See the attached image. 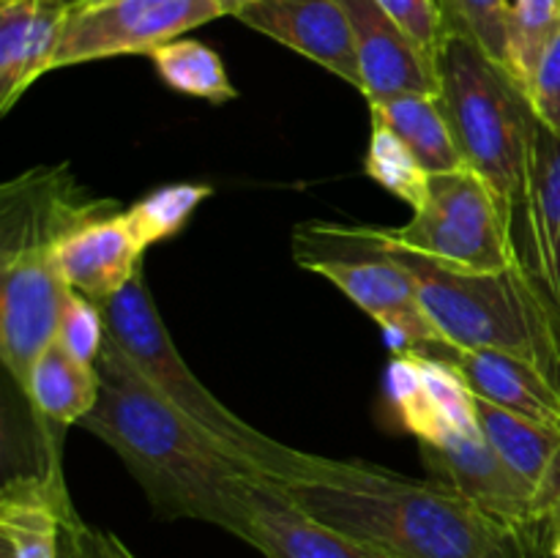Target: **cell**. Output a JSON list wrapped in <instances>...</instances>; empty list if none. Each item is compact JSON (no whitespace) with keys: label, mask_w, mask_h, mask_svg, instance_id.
<instances>
[{"label":"cell","mask_w":560,"mask_h":558,"mask_svg":"<svg viewBox=\"0 0 560 558\" xmlns=\"http://www.w3.org/2000/svg\"><path fill=\"white\" fill-rule=\"evenodd\" d=\"M102 394L80 427L107 443L162 520H200L238 536L260 470L170 405L107 337Z\"/></svg>","instance_id":"cell-1"},{"label":"cell","mask_w":560,"mask_h":558,"mask_svg":"<svg viewBox=\"0 0 560 558\" xmlns=\"http://www.w3.org/2000/svg\"><path fill=\"white\" fill-rule=\"evenodd\" d=\"M320 523L397 558H545L536 531L514 528L435 479H413L364 460L315 454L304 474L277 481Z\"/></svg>","instance_id":"cell-2"},{"label":"cell","mask_w":560,"mask_h":558,"mask_svg":"<svg viewBox=\"0 0 560 558\" xmlns=\"http://www.w3.org/2000/svg\"><path fill=\"white\" fill-rule=\"evenodd\" d=\"M109 202L93 197L66 162L22 170L0 186V356L20 392L33 361L58 337L69 293L60 239Z\"/></svg>","instance_id":"cell-3"},{"label":"cell","mask_w":560,"mask_h":558,"mask_svg":"<svg viewBox=\"0 0 560 558\" xmlns=\"http://www.w3.org/2000/svg\"><path fill=\"white\" fill-rule=\"evenodd\" d=\"M438 82L465 164L495 189L512 219L525 195L541 126L528 93L463 33H448L438 55Z\"/></svg>","instance_id":"cell-4"},{"label":"cell","mask_w":560,"mask_h":558,"mask_svg":"<svg viewBox=\"0 0 560 558\" xmlns=\"http://www.w3.org/2000/svg\"><path fill=\"white\" fill-rule=\"evenodd\" d=\"M98 306H102L107 337L118 342V348L129 356L140 375L151 383L153 392L162 394L191 421L206 427L244 463H249L271 481H288L310 468L315 454L279 443L277 438L252 427L249 421L233 414L222 399L213 397L211 388L191 372L159 315V306L148 290L142 268L120 293Z\"/></svg>","instance_id":"cell-5"},{"label":"cell","mask_w":560,"mask_h":558,"mask_svg":"<svg viewBox=\"0 0 560 558\" xmlns=\"http://www.w3.org/2000/svg\"><path fill=\"white\" fill-rule=\"evenodd\" d=\"M342 244L397 246L457 271L501 274L512 268V219L501 197L470 167L430 175L427 202L402 228L370 224H315Z\"/></svg>","instance_id":"cell-6"},{"label":"cell","mask_w":560,"mask_h":558,"mask_svg":"<svg viewBox=\"0 0 560 558\" xmlns=\"http://www.w3.org/2000/svg\"><path fill=\"white\" fill-rule=\"evenodd\" d=\"M375 252L408 271L421 306L448 345L520 356L539 367L560 392V364L512 268L501 274L457 271L397 246H377Z\"/></svg>","instance_id":"cell-7"},{"label":"cell","mask_w":560,"mask_h":558,"mask_svg":"<svg viewBox=\"0 0 560 558\" xmlns=\"http://www.w3.org/2000/svg\"><path fill=\"white\" fill-rule=\"evenodd\" d=\"M512 271L560 364V137L539 126L528 184L512 211Z\"/></svg>","instance_id":"cell-8"},{"label":"cell","mask_w":560,"mask_h":558,"mask_svg":"<svg viewBox=\"0 0 560 558\" xmlns=\"http://www.w3.org/2000/svg\"><path fill=\"white\" fill-rule=\"evenodd\" d=\"M219 16L228 14L217 0H107L80 5L66 20L52 69L118 55H151Z\"/></svg>","instance_id":"cell-9"},{"label":"cell","mask_w":560,"mask_h":558,"mask_svg":"<svg viewBox=\"0 0 560 558\" xmlns=\"http://www.w3.org/2000/svg\"><path fill=\"white\" fill-rule=\"evenodd\" d=\"M295 260L361 306L383 328L392 353L430 356L448 345L421 306L413 279L383 252L361 249V255H306Z\"/></svg>","instance_id":"cell-10"},{"label":"cell","mask_w":560,"mask_h":558,"mask_svg":"<svg viewBox=\"0 0 560 558\" xmlns=\"http://www.w3.org/2000/svg\"><path fill=\"white\" fill-rule=\"evenodd\" d=\"M383 388L394 427L413 435L416 443L481 432L476 394L443 361L421 353H392Z\"/></svg>","instance_id":"cell-11"},{"label":"cell","mask_w":560,"mask_h":558,"mask_svg":"<svg viewBox=\"0 0 560 558\" xmlns=\"http://www.w3.org/2000/svg\"><path fill=\"white\" fill-rule=\"evenodd\" d=\"M419 452L430 479L448 485L501 523L541 536L534 520L536 490L503 463L485 432H459L438 443H419Z\"/></svg>","instance_id":"cell-12"},{"label":"cell","mask_w":560,"mask_h":558,"mask_svg":"<svg viewBox=\"0 0 560 558\" xmlns=\"http://www.w3.org/2000/svg\"><path fill=\"white\" fill-rule=\"evenodd\" d=\"M235 20L315 60L361 91L353 27L339 0H260L241 9Z\"/></svg>","instance_id":"cell-13"},{"label":"cell","mask_w":560,"mask_h":558,"mask_svg":"<svg viewBox=\"0 0 560 558\" xmlns=\"http://www.w3.org/2000/svg\"><path fill=\"white\" fill-rule=\"evenodd\" d=\"M238 539L262 558H397L306 514L271 479H260L252 490Z\"/></svg>","instance_id":"cell-14"},{"label":"cell","mask_w":560,"mask_h":558,"mask_svg":"<svg viewBox=\"0 0 560 558\" xmlns=\"http://www.w3.org/2000/svg\"><path fill=\"white\" fill-rule=\"evenodd\" d=\"M145 252L120 202H109L60 239L58 266L71 290L104 304L140 271Z\"/></svg>","instance_id":"cell-15"},{"label":"cell","mask_w":560,"mask_h":558,"mask_svg":"<svg viewBox=\"0 0 560 558\" xmlns=\"http://www.w3.org/2000/svg\"><path fill=\"white\" fill-rule=\"evenodd\" d=\"M353 27L366 102L397 93H441L438 66L405 36L375 0H339Z\"/></svg>","instance_id":"cell-16"},{"label":"cell","mask_w":560,"mask_h":558,"mask_svg":"<svg viewBox=\"0 0 560 558\" xmlns=\"http://www.w3.org/2000/svg\"><path fill=\"white\" fill-rule=\"evenodd\" d=\"M430 359L459 372L476 397L523 414L541 425L560 427V392L550 377L530 361L492 348H454L441 345Z\"/></svg>","instance_id":"cell-17"},{"label":"cell","mask_w":560,"mask_h":558,"mask_svg":"<svg viewBox=\"0 0 560 558\" xmlns=\"http://www.w3.org/2000/svg\"><path fill=\"white\" fill-rule=\"evenodd\" d=\"M69 14L63 0H0V115L52 71Z\"/></svg>","instance_id":"cell-18"},{"label":"cell","mask_w":560,"mask_h":558,"mask_svg":"<svg viewBox=\"0 0 560 558\" xmlns=\"http://www.w3.org/2000/svg\"><path fill=\"white\" fill-rule=\"evenodd\" d=\"M74 509L60 460L36 474L5 476L0 490V545L11 558H58L60 525Z\"/></svg>","instance_id":"cell-19"},{"label":"cell","mask_w":560,"mask_h":558,"mask_svg":"<svg viewBox=\"0 0 560 558\" xmlns=\"http://www.w3.org/2000/svg\"><path fill=\"white\" fill-rule=\"evenodd\" d=\"M25 399L31 403L44 438V452L60 454V438L52 430L80 425L102 394V375L96 364H82L63 345L52 342L27 372Z\"/></svg>","instance_id":"cell-20"},{"label":"cell","mask_w":560,"mask_h":558,"mask_svg":"<svg viewBox=\"0 0 560 558\" xmlns=\"http://www.w3.org/2000/svg\"><path fill=\"white\" fill-rule=\"evenodd\" d=\"M370 104V118L388 126L430 175L468 167L448 126L441 98L430 93H397Z\"/></svg>","instance_id":"cell-21"},{"label":"cell","mask_w":560,"mask_h":558,"mask_svg":"<svg viewBox=\"0 0 560 558\" xmlns=\"http://www.w3.org/2000/svg\"><path fill=\"white\" fill-rule=\"evenodd\" d=\"M476 416L490 446L523 481L539 492L541 479L560 446V427L541 425L523 414L501 408L485 397H476Z\"/></svg>","instance_id":"cell-22"},{"label":"cell","mask_w":560,"mask_h":558,"mask_svg":"<svg viewBox=\"0 0 560 558\" xmlns=\"http://www.w3.org/2000/svg\"><path fill=\"white\" fill-rule=\"evenodd\" d=\"M148 58L164 85L184 96L202 98L208 104H228L238 98L222 55L197 38H173L153 49Z\"/></svg>","instance_id":"cell-23"},{"label":"cell","mask_w":560,"mask_h":558,"mask_svg":"<svg viewBox=\"0 0 560 558\" xmlns=\"http://www.w3.org/2000/svg\"><path fill=\"white\" fill-rule=\"evenodd\" d=\"M560 31V0H512L506 69L528 93L541 58Z\"/></svg>","instance_id":"cell-24"},{"label":"cell","mask_w":560,"mask_h":558,"mask_svg":"<svg viewBox=\"0 0 560 558\" xmlns=\"http://www.w3.org/2000/svg\"><path fill=\"white\" fill-rule=\"evenodd\" d=\"M211 195L213 186L189 184V181L156 186L137 202H131V208H126V217H129L142 246L151 249L153 244L175 239Z\"/></svg>","instance_id":"cell-25"},{"label":"cell","mask_w":560,"mask_h":558,"mask_svg":"<svg viewBox=\"0 0 560 558\" xmlns=\"http://www.w3.org/2000/svg\"><path fill=\"white\" fill-rule=\"evenodd\" d=\"M364 173L377 186L408 202L413 211H419L430 195V173L424 170V164L388 126L377 124V120H372L370 146L364 153Z\"/></svg>","instance_id":"cell-26"},{"label":"cell","mask_w":560,"mask_h":558,"mask_svg":"<svg viewBox=\"0 0 560 558\" xmlns=\"http://www.w3.org/2000/svg\"><path fill=\"white\" fill-rule=\"evenodd\" d=\"M441 9L452 33L468 36L506 69L512 0H441Z\"/></svg>","instance_id":"cell-27"},{"label":"cell","mask_w":560,"mask_h":558,"mask_svg":"<svg viewBox=\"0 0 560 558\" xmlns=\"http://www.w3.org/2000/svg\"><path fill=\"white\" fill-rule=\"evenodd\" d=\"M55 342L63 345L82 364H96L104 342H107V326H104L102 306L88 299V295L69 288L63 310H60L58 337H55Z\"/></svg>","instance_id":"cell-28"},{"label":"cell","mask_w":560,"mask_h":558,"mask_svg":"<svg viewBox=\"0 0 560 558\" xmlns=\"http://www.w3.org/2000/svg\"><path fill=\"white\" fill-rule=\"evenodd\" d=\"M394 22L405 31V36L438 66L443 44H446L448 27L441 0H375Z\"/></svg>","instance_id":"cell-29"},{"label":"cell","mask_w":560,"mask_h":558,"mask_svg":"<svg viewBox=\"0 0 560 558\" xmlns=\"http://www.w3.org/2000/svg\"><path fill=\"white\" fill-rule=\"evenodd\" d=\"M528 102L539 124L560 137V31L530 80Z\"/></svg>","instance_id":"cell-30"},{"label":"cell","mask_w":560,"mask_h":558,"mask_svg":"<svg viewBox=\"0 0 560 558\" xmlns=\"http://www.w3.org/2000/svg\"><path fill=\"white\" fill-rule=\"evenodd\" d=\"M58 558H107L104 550V531L93 528L77 514V509H69L60 525Z\"/></svg>","instance_id":"cell-31"},{"label":"cell","mask_w":560,"mask_h":558,"mask_svg":"<svg viewBox=\"0 0 560 558\" xmlns=\"http://www.w3.org/2000/svg\"><path fill=\"white\" fill-rule=\"evenodd\" d=\"M534 520L536 528L545 536V545L550 547V542L560 536V446L550 468H547L545 479H541L539 492H536Z\"/></svg>","instance_id":"cell-32"},{"label":"cell","mask_w":560,"mask_h":558,"mask_svg":"<svg viewBox=\"0 0 560 558\" xmlns=\"http://www.w3.org/2000/svg\"><path fill=\"white\" fill-rule=\"evenodd\" d=\"M104 550H107V558H137L135 553H131V547H126L124 542L115 534H109V531H104Z\"/></svg>","instance_id":"cell-33"},{"label":"cell","mask_w":560,"mask_h":558,"mask_svg":"<svg viewBox=\"0 0 560 558\" xmlns=\"http://www.w3.org/2000/svg\"><path fill=\"white\" fill-rule=\"evenodd\" d=\"M217 3L222 5L224 14L235 16L241 9H246V5H252V3H260V0H217Z\"/></svg>","instance_id":"cell-34"},{"label":"cell","mask_w":560,"mask_h":558,"mask_svg":"<svg viewBox=\"0 0 560 558\" xmlns=\"http://www.w3.org/2000/svg\"><path fill=\"white\" fill-rule=\"evenodd\" d=\"M547 556L560 558V536H556V539L550 542V547H547Z\"/></svg>","instance_id":"cell-35"},{"label":"cell","mask_w":560,"mask_h":558,"mask_svg":"<svg viewBox=\"0 0 560 558\" xmlns=\"http://www.w3.org/2000/svg\"><path fill=\"white\" fill-rule=\"evenodd\" d=\"M98 3H107V0H80V3H77L74 9H80V5H98Z\"/></svg>","instance_id":"cell-36"},{"label":"cell","mask_w":560,"mask_h":558,"mask_svg":"<svg viewBox=\"0 0 560 558\" xmlns=\"http://www.w3.org/2000/svg\"><path fill=\"white\" fill-rule=\"evenodd\" d=\"M63 3H69V5H71V9H74V5H77V3H80V0H63Z\"/></svg>","instance_id":"cell-37"}]
</instances>
